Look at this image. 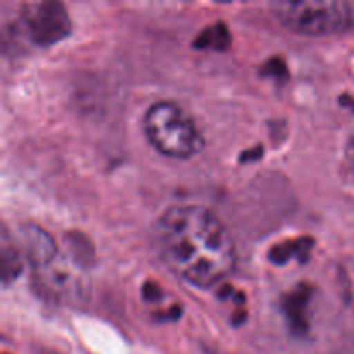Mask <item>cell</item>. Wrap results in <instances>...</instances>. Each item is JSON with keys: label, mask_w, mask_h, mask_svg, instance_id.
I'll return each instance as SVG.
<instances>
[{"label": "cell", "mask_w": 354, "mask_h": 354, "mask_svg": "<svg viewBox=\"0 0 354 354\" xmlns=\"http://www.w3.org/2000/svg\"><path fill=\"white\" fill-rule=\"evenodd\" d=\"M156 251L178 279L207 289L227 279L237 265V251L223 221L201 206H173L152 228Z\"/></svg>", "instance_id": "obj_1"}, {"label": "cell", "mask_w": 354, "mask_h": 354, "mask_svg": "<svg viewBox=\"0 0 354 354\" xmlns=\"http://www.w3.org/2000/svg\"><path fill=\"white\" fill-rule=\"evenodd\" d=\"M144 133L159 154L171 159H192L206 145L194 118L171 100H158L149 107Z\"/></svg>", "instance_id": "obj_2"}, {"label": "cell", "mask_w": 354, "mask_h": 354, "mask_svg": "<svg viewBox=\"0 0 354 354\" xmlns=\"http://www.w3.org/2000/svg\"><path fill=\"white\" fill-rule=\"evenodd\" d=\"M286 30L303 37H330L354 28V0H301L270 3Z\"/></svg>", "instance_id": "obj_3"}, {"label": "cell", "mask_w": 354, "mask_h": 354, "mask_svg": "<svg viewBox=\"0 0 354 354\" xmlns=\"http://www.w3.org/2000/svg\"><path fill=\"white\" fill-rule=\"evenodd\" d=\"M19 30L30 44L48 47L71 33V19L62 3L31 2L19 10Z\"/></svg>", "instance_id": "obj_4"}, {"label": "cell", "mask_w": 354, "mask_h": 354, "mask_svg": "<svg viewBox=\"0 0 354 354\" xmlns=\"http://www.w3.org/2000/svg\"><path fill=\"white\" fill-rule=\"evenodd\" d=\"M35 277H37V286L41 294L54 301L83 303L88 292L82 277L73 273L66 266V263H59V256L45 268L35 270Z\"/></svg>", "instance_id": "obj_5"}, {"label": "cell", "mask_w": 354, "mask_h": 354, "mask_svg": "<svg viewBox=\"0 0 354 354\" xmlns=\"http://www.w3.org/2000/svg\"><path fill=\"white\" fill-rule=\"evenodd\" d=\"M19 249L35 270L45 268L57 259V245L54 239L37 225H24L19 228Z\"/></svg>", "instance_id": "obj_6"}, {"label": "cell", "mask_w": 354, "mask_h": 354, "mask_svg": "<svg viewBox=\"0 0 354 354\" xmlns=\"http://www.w3.org/2000/svg\"><path fill=\"white\" fill-rule=\"evenodd\" d=\"M2 251H0V259H2V280L3 286H9L23 270V259H21L19 251H17L14 241H10L9 234L3 228L2 235Z\"/></svg>", "instance_id": "obj_7"}, {"label": "cell", "mask_w": 354, "mask_h": 354, "mask_svg": "<svg viewBox=\"0 0 354 354\" xmlns=\"http://www.w3.org/2000/svg\"><path fill=\"white\" fill-rule=\"evenodd\" d=\"M223 35L227 37V30L221 31L218 37H213V31H211V28H207L206 31H204L203 35H201L199 38H197V47H204V48H216V50H220V48H225L228 45V41H230V38H223Z\"/></svg>", "instance_id": "obj_8"}, {"label": "cell", "mask_w": 354, "mask_h": 354, "mask_svg": "<svg viewBox=\"0 0 354 354\" xmlns=\"http://www.w3.org/2000/svg\"><path fill=\"white\" fill-rule=\"evenodd\" d=\"M344 159H346V166H348V171L351 175L353 182H354V131L349 135L348 142H346V149H344Z\"/></svg>", "instance_id": "obj_9"}, {"label": "cell", "mask_w": 354, "mask_h": 354, "mask_svg": "<svg viewBox=\"0 0 354 354\" xmlns=\"http://www.w3.org/2000/svg\"><path fill=\"white\" fill-rule=\"evenodd\" d=\"M206 354H213V353H206Z\"/></svg>", "instance_id": "obj_10"}]
</instances>
